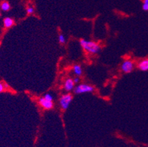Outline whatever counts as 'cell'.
Segmentation results:
<instances>
[{
  "label": "cell",
  "mask_w": 148,
  "mask_h": 147,
  "mask_svg": "<svg viewBox=\"0 0 148 147\" xmlns=\"http://www.w3.org/2000/svg\"><path fill=\"white\" fill-rule=\"evenodd\" d=\"M142 8L144 10H148V0H144Z\"/></svg>",
  "instance_id": "4fadbf2b"
},
{
  "label": "cell",
  "mask_w": 148,
  "mask_h": 147,
  "mask_svg": "<svg viewBox=\"0 0 148 147\" xmlns=\"http://www.w3.org/2000/svg\"><path fill=\"white\" fill-rule=\"evenodd\" d=\"M10 4L8 3V2H2L1 3V9H2L3 11H8L10 10Z\"/></svg>",
  "instance_id": "30bf717a"
},
{
  "label": "cell",
  "mask_w": 148,
  "mask_h": 147,
  "mask_svg": "<svg viewBox=\"0 0 148 147\" xmlns=\"http://www.w3.org/2000/svg\"><path fill=\"white\" fill-rule=\"evenodd\" d=\"M73 71L75 73V75L77 77H80L82 75V73H83V70H82L81 66L80 65H75L73 66Z\"/></svg>",
  "instance_id": "9c48e42d"
},
{
  "label": "cell",
  "mask_w": 148,
  "mask_h": 147,
  "mask_svg": "<svg viewBox=\"0 0 148 147\" xmlns=\"http://www.w3.org/2000/svg\"><path fill=\"white\" fill-rule=\"evenodd\" d=\"M4 90H5V85L2 83H0V93L3 92Z\"/></svg>",
  "instance_id": "9a60e30c"
},
{
  "label": "cell",
  "mask_w": 148,
  "mask_h": 147,
  "mask_svg": "<svg viewBox=\"0 0 148 147\" xmlns=\"http://www.w3.org/2000/svg\"><path fill=\"white\" fill-rule=\"evenodd\" d=\"M43 97H44V99H47V100H48V101L53 100V96H52V95H51L50 94H46Z\"/></svg>",
  "instance_id": "8fae6325"
},
{
  "label": "cell",
  "mask_w": 148,
  "mask_h": 147,
  "mask_svg": "<svg viewBox=\"0 0 148 147\" xmlns=\"http://www.w3.org/2000/svg\"><path fill=\"white\" fill-rule=\"evenodd\" d=\"M72 99H73L72 95L70 94H66L61 96L60 98V100H59V104H60L61 109L64 110H66L70 105V104H71V102H72Z\"/></svg>",
  "instance_id": "7a4b0ae2"
},
{
  "label": "cell",
  "mask_w": 148,
  "mask_h": 147,
  "mask_svg": "<svg viewBox=\"0 0 148 147\" xmlns=\"http://www.w3.org/2000/svg\"><path fill=\"white\" fill-rule=\"evenodd\" d=\"M74 86H75V83H74V80L72 79H66V80L65 81V83H64V88L65 89L66 91H71L72 90L74 89Z\"/></svg>",
  "instance_id": "8992f818"
},
{
  "label": "cell",
  "mask_w": 148,
  "mask_h": 147,
  "mask_svg": "<svg viewBox=\"0 0 148 147\" xmlns=\"http://www.w3.org/2000/svg\"><path fill=\"white\" fill-rule=\"evenodd\" d=\"M138 68H139L141 71H148V59H145V60L139 62V63L138 64Z\"/></svg>",
  "instance_id": "52a82bcc"
},
{
  "label": "cell",
  "mask_w": 148,
  "mask_h": 147,
  "mask_svg": "<svg viewBox=\"0 0 148 147\" xmlns=\"http://www.w3.org/2000/svg\"><path fill=\"white\" fill-rule=\"evenodd\" d=\"M0 15H1V13H0Z\"/></svg>",
  "instance_id": "e0dca14e"
},
{
  "label": "cell",
  "mask_w": 148,
  "mask_h": 147,
  "mask_svg": "<svg viewBox=\"0 0 148 147\" xmlns=\"http://www.w3.org/2000/svg\"><path fill=\"white\" fill-rule=\"evenodd\" d=\"M95 91V88L87 84H80L75 88L74 92L77 94H85V93H91Z\"/></svg>",
  "instance_id": "3957f363"
},
{
  "label": "cell",
  "mask_w": 148,
  "mask_h": 147,
  "mask_svg": "<svg viewBox=\"0 0 148 147\" xmlns=\"http://www.w3.org/2000/svg\"><path fill=\"white\" fill-rule=\"evenodd\" d=\"M74 80V83H78L79 82H80V79H79L78 77H75V79H73Z\"/></svg>",
  "instance_id": "2e32d148"
},
{
  "label": "cell",
  "mask_w": 148,
  "mask_h": 147,
  "mask_svg": "<svg viewBox=\"0 0 148 147\" xmlns=\"http://www.w3.org/2000/svg\"><path fill=\"white\" fill-rule=\"evenodd\" d=\"M39 104L43 108L46 109V110H50L53 107L54 104L52 101H48L47 99H45L44 97H41L39 99Z\"/></svg>",
  "instance_id": "5b68a950"
},
{
  "label": "cell",
  "mask_w": 148,
  "mask_h": 147,
  "mask_svg": "<svg viewBox=\"0 0 148 147\" xmlns=\"http://www.w3.org/2000/svg\"><path fill=\"white\" fill-rule=\"evenodd\" d=\"M4 23V26L6 28H10L11 27H13V25L14 24V21L13 19H12L10 17H6L5 18L3 21Z\"/></svg>",
  "instance_id": "ba28073f"
},
{
  "label": "cell",
  "mask_w": 148,
  "mask_h": 147,
  "mask_svg": "<svg viewBox=\"0 0 148 147\" xmlns=\"http://www.w3.org/2000/svg\"><path fill=\"white\" fill-rule=\"evenodd\" d=\"M122 71L125 73H130L134 68V63L130 60H126L122 63L121 66Z\"/></svg>",
  "instance_id": "277c9868"
},
{
  "label": "cell",
  "mask_w": 148,
  "mask_h": 147,
  "mask_svg": "<svg viewBox=\"0 0 148 147\" xmlns=\"http://www.w3.org/2000/svg\"><path fill=\"white\" fill-rule=\"evenodd\" d=\"M80 44L83 49L88 53L97 54L100 51V46L94 41H89V40L81 39L80 40Z\"/></svg>",
  "instance_id": "6da1fadb"
},
{
  "label": "cell",
  "mask_w": 148,
  "mask_h": 147,
  "mask_svg": "<svg viewBox=\"0 0 148 147\" xmlns=\"http://www.w3.org/2000/svg\"><path fill=\"white\" fill-rule=\"evenodd\" d=\"M34 11L35 10L33 7H28V8H27V14H33V13H34Z\"/></svg>",
  "instance_id": "5bb4252c"
},
{
  "label": "cell",
  "mask_w": 148,
  "mask_h": 147,
  "mask_svg": "<svg viewBox=\"0 0 148 147\" xmlns=\"http://www.w3.org/2000/svg\"><path fill=\"white\" fill-rule=\"evenodd\" d=\"M59 42L62 44H65L66 38H65V36H64L63 34H60V36H59Z\"/></svg>",
  "instance_id": "7c38bea8"
}]
</instances>
